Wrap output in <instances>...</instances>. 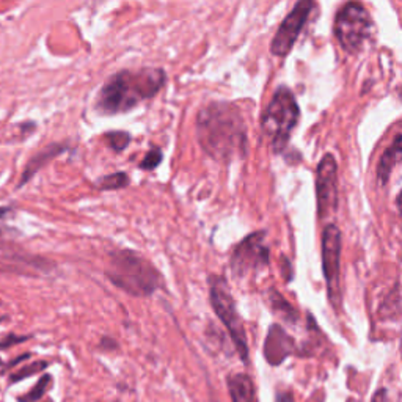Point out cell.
<instances>
[{"instance_id": "obj_7", "label": "cell", "mask_w": 402, "mask_h": 402, "mask_svg": "<svg viewBox=\"0 0 402 402\" xmlns=\"http://www.w3.org/2000/svg\"><path fill=\"white\" fill-rule=\"evenodd\" d=\"M322 272L327 285V297L335 310L343 302L341 294V231L337 225H327L322 231Z\"/></svg>"}, {"instance_id": "obj_15", "label": "cell", "mask_w": 402, "mask_h": 402, "mask_svg": "<svg viewBox=\"0 0 402 402\" xmlns=\"http://www.w3.org/2000/svg\"><path fill=\"white\" fill-rule=\"evenodd\" d=\"M269 303H271V307L275 313L280 315L285 321L291 324H297L299 313L296 311V308H294L292 305L287 302L283 296H281V294H278L277 291H272L271 297H269Z\"/></svg>"}, {"instance_id": "obj_4", "label": "cell", "mask_w": 402, "mask_h": 402, "mask_svg": "<svg viewBox=\"0 0 402 402\" xmlns=\"http://www.w3.org/2000/svg\"><path fill=\"white\" fill-rule=\"evenodd\" d=\"M300 118V109L296 96L287 87H280L274 93L271 103L262 113L261 126L274 153H283L290 143L292 131L296 129Z\"/></svg>"}, {"instance_id": "obj_22", "label": "cell", "mask_w": 402, "mask_h": 402, "mask_svg": "<svg viewBox=\"0 0 402 402\" xmlns=\"http://www.w3.org/2000/svg\"><path fill=\"white\" fill-rule=\"evenodd\" d=\"M30 357H32V353L30 352H26V353H22V355H19V357H16L15 360H11V362H8V363H5L3 365V371L0 374H3V373H7V371H10V369H15L17 365L19 363H22V362H26V360H28Z\"/></svg>"}, {"instance_id": "obj_14", "label": "cell", "mask_w": 402, "mask_h": 402, "mask_svg": "<svg viewBox=\"0 0 402 402\" xmlns=\"http://www.w3.org/2000/svg\"><path fill=\"white\" fill-rule=\"evenodd\" d=\"M228 392L231 396V402H253L255 401V385L250 376L244 373L230 374L226 377Z\"/></svg>"}, {"instance_id": "obj_25", "label": "cell", "mask_w": 402, "mask_h": 402, "mask_svg": "<svg viewBox=\"0 0 402 402\" xmlns=\"http://www.w3.org/2000/svg\"><path fill=\"white\" fill-rule=\"evenodd\" d=\"M44 402H53L52 399H47V401H44Z\"/></svg>"}, {"instance_id": "obj_11", "label": "cell", "mask_w": 402, "mask_h": 402, "mask_svg": "<svg viewBox=\"0 0 402 402\" xmlns=\"http://www.w3.org/2000/svg\"><path fill=\"white\" fill-rule=\"evenodd\" d=\"M296 352V341L280 324H272L264 341V358L269 365L278 366Z\"/></svg>"}, {"instance_id": "obj_24", "label": "cell", "mask_w": 402, "mask_h": 402, "mask_svg": "<svg viewBox=\"0 0 402 402\" xmlns=\"http://www.w3.org/2000/svg\"><path fill=\"white\" fill-rule=\"evenodd\" d=\"M3 365H5V363L2 362V360H0V369H3Z\"/></svg>"}, {"instance_id": "obj_13", "label": "cell", "mask_w": 402, "mask_h": 402, "mask_svg": "<svg viewBox=\"0 0 402 402\" xmlns=\"http://www.w3.org/2000/svg\"><path fill=\"white\" fill-rule=\"evenodd\" d=\"M399 159H401V134H396L393 143L385 149V153L380 156L379 164H377L376 169L377 183L380 185H385L388 183L394 167L399 164Z\"/></svg>"}, {"instance_id": "obj_2", "label": "cell", "mask_w": 402, "mask_h": 402, "mask_svg": "<svg viewBox=\"0 0 402 402\" xmlns=\"http://www.w3.org/2000/svg\"><path fill=\"white\" fill-rule=\"evenodd\" d=\"M167 82L162 68L145 66L140 69H123L112 74L96 96L94 109L101 115H119L153 99Z\"/></svg>"}, {"instance_id": "obj_9", "label": "cell", "mask_w": 402, "mask_h": 402, "mask_svg": "<svg viewBox=\"0 0 402 402\" xmlns=\"http://www.w3.org/2000/svg\"><path fill=\"white\" fill-rule=\"evenodd\" d=\"M317 217L327 219L338 209V164L333 154H326L316 170Z\"/></svg>"}, {"instance_id": "obj_21", "label": "cell", "mask_w": 402, "mask_h": 402, "mask_svg": "<svg viewBox=\"0 0 402 402\" xmlns=\"http://www.w3.org/2000/svg\"><path fill=\"white\" fill-rule=\"evenodd\" d=\"M30 338H32V337H30V335H24V337H21V335H16V333H8L7 337L0 340V351L11 349V347H13V346L26 343V341H28Z\"/></svg>"}, {"instance_id": "obj_23", "label": "cell", "mask_w": 402, "mask_h": 402, "mask_svg": "<svg viewBox=\"0 0 402 402\" xmlns=\"http://www.w3.org/2000/svg\"><path fill=\"white\" fill-rule=\"evenodd\" d=\"M371 402H387V388L377 390Z\"/></svg>"}, {"instance_id": "obj_3", "label": "cell", "mask_w": 402, "mask_h": 402, "mask_svg": "<svg viewBox=\"0 0 402 402\" xmlns=\"http://www.w3.org/2000/svg\"><path fill=\"white\" fill-rule=\"evenodd\" d=\"M106 275L110 283L134 297H149L164 286L162 274L154 264L132 250L110 253Z\"/></svg>"}, {"instance_id": "obj_5", "label": "cell", "mask_w": 402, "mask_h": 402, "mask_svg": "<svg viewBox=\"0 0 402 402\" xmlns=\"http://www.w3.org/2000/svg\"><path fill=\"white\" fill-rule=\"evenodd\" d=\"M209 299H211V305L217 315L221 324L226 327L228 333L233 340L236 351L239 352V357L242 362L249 363V343H247V333H245L244 322L241 316L237 313L236 302H234L233 294L230 291L226 280L217 277L209 278Z\"/></svg>"}, {"instance_id": "obj_1", "label": "cell", "mask_w": 402, "mask_h": 402, "mask_svg": "<svg viewBox=\"0 0 402 402\" xmlns=\"http://www.w3.org/2000/svg\"><path fill=\"white\" fill-rule=\"evenodd\" d=\"M196 139L208 156L230 162L247 154V128L236 104L214 101L198 112Z\"/></svg>"}, {"instance_id": "obj_17", "label": "cell", "mask_w": 402, "mask_h": 402, "mask_svg": "<svg viewBox=\"0 0 402 402\" xmlns=\"http://www.w3.org/2000/svg\"><path fill=\"white\" fill-rule=\"evenodd\" d=\"M47 366H49V362H46V360H37V362L24 365L8 376V385H15L17 382L26 380L28 377L37 376L38 373H43V371L47 369Z\"/></svg>"}, {"instance_id": "obj_6", "label": "cell", "mask_w": 402, "mask_h": 402, "mask_svg": "<svg viewBox=\"0 0 402 402\" xmlns=\"http://www.w3.org/2000/svg\"><path fill=\"white\" fill-rule=\"evenodd\" d=\"M335 37L347 53H357L373 32V19L363 3L349 2L341 8L333 26Z\"/></svg>"}, {"instance_id": "obj_10", "label": "cell", "mask_w": 402, "mask_h": 402, "mask_svg": "<svg viewBox=\"0 0 402 402\" xmlns=\"http://www.w3.org/2000/svg\"><path fill=\"white\" fill-rule=\"evenodd\" d=\"M316 8V3L311 0H300L294 8L290 11L283 22L275 33V37L271 43V53L277 57H286L292 51L294 44L299 38L300 32L307 26V22L311 16V11Z\"/></svg>"}, {"instance_id": "obj_8", "label": "cell", "mask_w": 402, "mask_h": 402, "mask_svg": "<svg viewBox=\"0 0 402 402\" xmlns=\"http://www.w3.org/2000/svg\"><path fill=\"white\" fill-rule=\"evenodd\" d=\"M271 256L266 245V231H256L249 234L244 241L234 249L231 255V271L234 277L258 272L269 266Z\"/></svg>"}, {"instance_id": "obj_18", "label": "cell", "mask_w": 402, "mask_h": 402, "mask_svg": "<svg viewBox=\"0 0 402 402\" xmlns=\"http://www.w3.org/2000/svg\"><path fill=\"white\" fill-rule=\"evenodd\" d=\"M99 190H119L129 185V176L126 173H113V175H107L101 178L98 183Z\"/></svg>"}, {"instance_id": "obj_12", "label": "cell", "mask_w": 402, "mask_h": 402, "mask_svg": "<svg viewBox=\"0 0 402 402\" xmlns=\"http://www.w3.org/2000/svg\"><path fill=\"white\" fill-rule=\"evenodd\" d=\"M66 149H68V146L63 145V143H51V145H47L46 148L40 149V151L28 160L26 170L22 171L21 181L19 184H17V187H22L24 184H27L30 179H32L41 169H43L47 162H51L52 159H56L57 156L63 154Z\"/></svg>"}, {"instance_id": "obj_19", "label": "cell", "mask_w": 402, "mask_h": 402, "mask_svg": "<svg viewBox=\"0 0 402 402\" xmlns=\"http://www.w3.org/2000/svg\"><path fill=\"white\" fill-rule=\"evenodd\" d=\"M104 140L107 145H109L110 149L117 153H122L123 149H126V146L129 145L131 142V135L128 132H123V131H115V132H107L104 135Z\"/></svg>"}, {"instance_id": "obj_16", "label": "cell", "mask_w": 402, "mask_h": 402, "mask_svg": "<svg viewBox=\"0 0 402 402\" xmlns=\"http://www.w3.org/2000/svg\"><path fill=\"white\" fill-rule=\"evenodd\" d=\"M52 382H53V377L51 374H43L38 379V382L35 383V385L30 388L27 393L17 396L16 401L17 402H38V401H41L46 396V393L51 390Z\"/></svg>"}, {"instance_id": "obj_20", "label": "cell", "mask_w": 402, "mask_h": 402, "mask_svg": "<svg viewBox=\"0 0 402 402\" xmlns=\"http://www.w3.org/2000/svg\"><path fill=\"white\" fill-rule=\"evenodd\" d=\"M162 159H164V154H162L159 148L149 149V151L145 154V158H143L140 162V169L146 170V171L158 169V167L160 165Z\"/></svg>"}]
</instances>
